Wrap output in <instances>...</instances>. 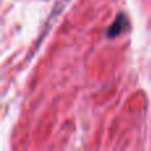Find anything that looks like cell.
Instances as JSON below:
<instances>
[{
  "mask_svg": "<svg viewBox=\"0 0 151 151\" xmlns=\"http://www.w3.org/2000/svg\"><path fill=\"white\" fill-rule=\"evenodd\" d=\"M129 17L126 16V13L121 12L117 15V17L114 19V21L111 23V25L107 28L106 31V37L107 39H115V37L121 36L126 29L129 28Z\"/></svg>",
  "mask_w": 151,
  "mask_h": 151,
  "instance_id": "1",
  "label": "cell"
}]
</instances>
